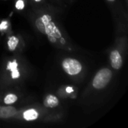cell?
Here are the masks:
<instances>
[{"label":"cell","instance_id":"7a4b0ae2","mask_svg":"<svg viewBox=\"0 0 128 128\" xmlns=\"http://www.w3.org/2000/svg\"><path fill=\"white\" fill-rule=\"evenodd\" d=\"M30 74L31 68L21 53L4 58L0 64V89L20 87Z\"/></svg>","mask_w":128,"mask_h":128},{"label":"cell","instance_id":"8fae6325","mask_svg":"<svg viewBox=\"0 0 128 128\" xmlns=\"http://www.w3.org/2000/svg\"><path fill=\"white\" fill-rule=\"evenodd\" d=\"M41 105L47 110H57L61 106V99L56 94L47 93L44 96Z\"/></svg>","mask_w":128,"mask_h":128},{"label":"cell","instance_id":"7c38bea8","mask_svg":"<svg viewBox=\"0 0 128 128\" xmlns=\"http://www.w3.org/2000/svg\"><path fill=\"white\" fill-rule=\"evenodd\" d=\"M28 4L31 5L32 8L36 9H44L55 13H58V9L53 5L48 3L47 0H28Z\"/></svg>","mask_w":128,"mask_h":128},{"label":"cell","instance_id":"52a82bcc","mask_svg":"<svg viewBox=\"0 0 128 128\" xmlns=\"http://www.w3.org/2000/svg\"><path fill=\"white\" fill-rule=\"evenodd\" d=\"M22 99V95L18 88H4L0 89V104L16 106Z\"/></svg>","mask_w":128,"mask_h":128},{"label":"cell","instance_id":"5bb4252c","mask_svg":"<svg viewBox=\"0 0 128 128\" xmlns=\"http://www.w3.org/2000/svg\"><path fill=\"white\" fill-rule=\"evenodd\" d=\"M28 4V0H14V8L17 12H22L26 10Z\"/></svg>","mask_w":128,"mask_h":128},{"label":"cell","instance_id":"5b68a950","mask_svg":"<svg viewBox=\"0 0 128 128\" xmlns=\"http://www.w3.org/2000/svg\"><path fill=\"white\" fill-rule=\"evenodd\" d=\"M116 37L109 51L110 67L115 71L120 70L124 63L128 50V22L116 24Z\"/></svg>","mask_w":128,"mask_h":128},{"label":"cell","instance_id":"9c48e42d","mask_svg":"<svg viewBox=\"0 0 128 128\" xmlns=\"http://www.w3.org/2000/svg\"><path fill=\"white\" fill-rule=\"evenodd\" d=\"M107 4L112 10V15L117 23L128 22L127 10H123V6L120 2V0H105Z\"/></svg>","mask_w":128,"mask_h":128},{"label":"cell","instance_id":"8992f818","mask_svg":"<svg viewBox=\"0 0 128 128\" xmlns=\"http://www.w3.org/2000/svg\"><path fill=\"white\" fill-rule=\"evenodd\" d=\"M61 69L73 82L80 83L86 76L87 68L79 58L74 56H65L59 62Z\"/></svg>","mask_w":128,"mask_h":128},{"label":"cell","instance_id":"3957f363","mask_svg":"<svg viewBox=\"0 0 128 128\" xmlns=\"http://www.w3.org/2000/svg\"><path fill=\"white\" fill-rule=\"evenodd\" d=\"M64 114L61 111L50 110L42 105L32 104L24 106H12L10 121L20 122H57L62 120Z\"/></svg>","mask_w":128,"mask_h":128},{"label":"cell","instance_id":"6da1fadb","mask_svg":"<svg viewBox=\"0 0 128 128\" xmlns=\"http://www.w3.org/2000/svg\"><path fill=\"white\" fill-rule=\"evenodd\" d=\"M56 14L44 9L31 8L27 14V18L32 28L56 48L71 53L79 51L58 21Z\"/></svg>","mask_w":128,"mask_h":128},{"label":"cell","instance_id":"277c9868","mask_svg":"<svg viewBox=\"0 0 128 128\" xmlns=\"http://www.w3.org/2000/svg\"><path fill=\"white\" fill-rule=\"evenodd\" d=\"M115 77V71L108 66L100 68L94 74L86 88L83 91L82 101L87 103L98 100L105 93L110 90Z\"/></svg>","mask_w":128,"mask_h":128},{"label":"cell","instance_id":"30bf717a","mask_svg":"<svg viewBox=\"0 0 128 128\" xmlns=\"http://www.w3.org/2000/svg\"><path fill=\"white\" fill-rule=\"evenodd\" d=\"M56 94L61 100L75 99L78 94V88L77 87L70 85L62 86L58 88Z\"/></svg>","mask_w":128,"mask_h":128},{"label":"cell","instance_id":"4fadbf2b","mask_svg":"<svg viewBox=\"0 0 128 128\" xmlns=\"http://www.w3.org/2000/svg\"><path fill=\"white\" fill-rule=\"evenodd\" d=\"M12 32L10 22L8 19H3L0 20V33L8 34Z\"/></svg>","mask_w":128,"mask_h":128},{"label":"cell","instance_id":"ba28073f","mask_svg":"<svg viewBox=\"0 0 128 128\" xmlns=\"http://www.w3.org/2000/svg\"><path fill=\"white\" fill-rule=\"evenodd\" d=\"M26 44L23 37L13 32L6 34V47L13 54H20L26 48Z\"/></svg>","mask_w":128,"mask_h":128}]
</instances>
